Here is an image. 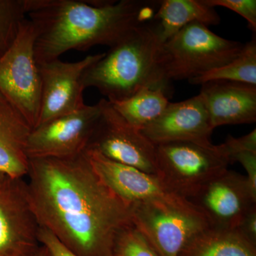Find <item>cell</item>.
I'll list each match as a JSON object with an SVG mask.
<instances>
[{"mask_svg": "<svg viewBox=\"0 0 256 256\" xmlns=\"http://www.w3.org/2000/svg\"><path fill=\"white\" fill-rule=\"evenodd\" d=\"M244 44L216 34L203 24H190L162 45V73L170 82L190 80L232 62Z\"/></svg>", "mask_w": 256, "mask_h": 256, "instance_id": "277c9868", "label": "cell"}, {"mask_svg": "<svg viewBox=\"0 0 256 256\" xmlns=\"http://www.w3.org/2000/svg\"><path fill=\"white\" fill-rule=\"evenodd\" d=\"M140 131L154 146L180 141L210 144L214 129L198 94L188 100L170 102L162 114Z\"/></svg>", "mask_w": 256, "mask_h": 256, "instance_id": "5bb4252c", "label": "cell"}, {"mask_svg": "<svg viewBox=\"0 0 256 256\" xmlns=\"http://www.w3.org/2000/svg\"><path fill=\"white\" fill-rule=\"evenodd\" d=\"M132 223L160 256H178L197 233L208 226L204 217L158 205L131 206Z\"/></svg>", "mask_w": 256, "mask_h": 256, "instance_id": "7c38bea8", "label": "cell"}, {"mask_svg": "<svg viewBox=\"0 0 256 256\" xmlns=\"http://www.w3.org/2000/svg\"><path fill=\"white\" fill-rule=\"evenodd\" d=\"M170 86L144 87L124 100L109 102L133 127L141 130L162 114L170 104Z\"/></svg>", "mask_w": 256, "mask_h": 256, "instance_id": "d6986e66", "label": "cell"}, {"mask_svg": "<svg viewBox=\"0 0 256 256\" xmlns=\"http://www.w3.org/2000/svg\"><path fill=\"white\" fill-rule=\"evenodd\" d=\"M214 80H226L244 82L256 86V41L244 44V48L234 60L223 66L212 69L188 82L194 85H202L205 82Z\"/></svg>", "mask_w": 256, "mask_h": 256, "instance_id": "ffe728a7", "label": "cell"}, {"mask_svg": "<svg viewBox=\"0 0 256 256\" xmlns=\"http://www.w3.org/2000/svg\"><path fill=\"white\" fill-rule=\"evenodd\" d=\"M40 228L26 182L6 176L0 184V256H36Z\"/></svg>", "mask_w": 256, "mask_h": 256, "instance_id": "30bf717a", "label": "cell"}, {"mask_svg": "<svg viewBox=\"0 0 256 256\" xmlns=\"http://www.w3.org/2000/svg\"><path fill=\"white\" fill-rule=\"evenodd\" d=\"M162 45L154 20L138 26L86 70L84 88H95L114 102L144 87L170 86L160 68Z\"/></svg>", "mask_w": 256, "mask_h": 256, "instance_id": "3957f363", "label": "cell"}, {"mask_svg": "<svg viewBox=\"0 0 256 256\" xmlns=\"http://www.w3.org/2000/svg\"><path fill=\"white\" fill-rule=\"evenodd\" d=\"M86 154L104 182L130 206L158 205L204 217L191 202L172 190L158 175L116 162L94 150L87 149Z\"/></svg>", "mask_w": 256, "mask_h": 256, "instance_id": "52a82bcc", "label": "cell"}, {"mask_svg": "<svg viewBox=\"0 0 256 256\" xmlns=\"http://www.w3.org/2000/svg\"><path fill=\"white\" fill-rule=\"evenodd\" d=\"M178 256H256V244L238 229L208 226L188 240Z\"/></svg>", "mask_w": 256, "mask_h": 256, "instance_id": "ac0fdd59", "label": "cell"}, {"mask_svg": "<svg viewBox=\"0 0 256 256\" xmlns=\"http://www.w3.org/2000/svg\"><path fill=\"white\" fill-rule=\"evenodd\" d=\"M36 37V28L26 18L12 46L0 58V96L32 129L38 122L41 106V76L34 52Z\"/></svg>", "mask_w": 256, "mask_h": 256, "instance_id": "8992f818", "label": "cell"}, {"mask_svg": "<svg viewBox=\"0 0 256 256\" xmlns=\"http://www.w3.org/2000/svg\"><path fill=\"white\" fill-rule=\"evenodd\" d=\"M100 114L98 102L56 118L32 130L26 144L28 159L68 158L86 152Z\"/></svg>", "mask_w": 256, "mask_h": 256, "instance_id": "9c48e42d", "label": "cell"}, {"mask_svg": "<svg viewBox=\"0 0 256 256\" xmlns=\"http://www.w3.org/2000/svg\"><path fill=\"white\" fill-rule=\"evenodd\" d=\"M98 104L100 118L88 149L116 162L156 175V146L128 122L108 100L101 99Z\"/></svg>", "mask_w": 256, "mask_h": 256, "instance_id": "ba28073f", "label": "cell"}, {"mask_svg": "<svg viewBox=\"0 0 256 256\" xmlns=\"http://www.w3.org/2000/svg\"><path fill=\"white\" fill-rule=\"evenodd\" d=\"M26 18V0H0V58L12 46Z\"/></svg>", "mask_w": 256, "mask_h": 256, "instance_id": "44dd1931", "label": "cell"}, {"mask_svg": "<svg viewBox=\"0 0 256 256\" xmlns=\"http://www.w3.org/2000/svg\"><path fill=\"white\" fill-rule=\"evenodd\" d=\"M238 162L247 173L248 182L252 192L256 193V152H242L232 158V163Z\"/></svg>", "mask_w": 256, "mask_h": 256, "instance_id": "484cf974", "label": "cell"}, {"mask_svg": "<svg viewBox=\"0 0 256 256\" xmlns=\"http://www.w3.org/2000/svg\"><path fill=\"white\" fill-rule=\"evenodd\" d=\"M36 256H50V252H48V250L44 246H41L40 247V250H38V254H37Z\"/></svg>", "mask_w": 256, "mask_h": 256, "instance_id": "83f0119b", "label": "cell"}, {"mask_svg": "<svg viewBox=\"0 0 256 256\" xmlns=\"http://www.w3.org/2000/svg\"><path fill=\"white\" fill-rule=\"evenodd\" d=\"M38 240L48 250L50 256H79L66 246L52 232L41 226L38 230Z\"/></svg>", "mask_w": 256, "mask_h": 256, "instance_id": "d4e9b609", "label": "cell"}, {"mask_svg": "<svg viewBox=\"0 0 256 256\" xmlns=\"http://www.w3.org/2000/svg\"><path fill=\"white\" fill-rule=\"evenodd\" d=\"M6 176V175H4V174H2V173L0 172V184L2 182L3 180H4Z\"/></svg>", "mask_w": 256, "mask_h": 256, "instance_id": "f1b7e54d", "label": "cell"}, {"mask_svg": "<svg viewBox=\"0 0 256 256\" xmlns=\"http://www.w3.org/2000/svg\"><path fill=\"white\" fill-rule=\"evenodd\" d=\"M210 226L236 228L242 217L256 205L246 176L230 170L212 178L188 200Z\"/></svg>", "mask_w": 256, "mask_h": 256, "instance_id": "4fadbf2b", "label": "cell"}, {"mask_svg": "<svg viewBox=\"0 0 256 256\" xmlns=\"http://www.w3.org/2000/svg\"><path fill=\"white\" fill-rule=\"evenodd\" d=\"M160 1L26 0L36 28L37 64L60 60L68 50L114 46L134 28L154 20Z\"/></svg>", "mask_w": 256, "mask_h": 256, "instance_id": "7a4b0ae2", "label": "cell"}, {"mask_svg": "<svg viewBox=\"0 0 256 256\" xmlns=\"http://www.w3.org/2000/svg\"><path fill=\"white\" fill-rule=\"evenodd\" d=\"M104 55L105 53L88 55L78 62L70 63L56 60L38 64L42 94L36 126L56 118L76 112L86 106L82 76L90 66Z\"/></svg>", "mask_w": 256, "mask_h": 256, "instance_id": "8fae6325", "label": "cell"}, {"mask_svg": "<svg viewBox=\"0 0 256 256\" xmlns=\"http://www.w3.org/2000/svg\"><path fill=\"white\" fill-rule=\"evenodd\" d=\"M236 229L246 238L256 244V205L252 207L242 217Z\"/></svg>", "mask_w": 256, "mask_h": 256, "instance_id": "4316f807", "label": "cell"}, {"mask_svg": "<svg viewBox=\"0 0 256 256\" xmlns=\"http://www.w3.org/2000/svg\"><path fill=\"white\" fill-rule=\"evenodd\" d=\"M200 94L214 130L227 124L256 122V86L214 80L202 84Z\"/></svg>", "mask_w": 256, "mask_h": 256, "instance_id": "9a60e30c", "label": "cell"}, {"mask_svg": "<svg viewBox=\"0 0 256 256\" xmlns=\"http://www.w3.org/2000/svg\"><path fill=\"white\" fill-rule=\"evenodd\" d=\"M111 256H160L133 224L124 227L114 237Z\"/></svg>", "mask_w": 256, "mask_h": 256, "instance_id": "7402d4cb", "label": "cell"}, {"mask_svg": "<svg viewBox=\"0 0 256 256\" xmlns=\"http://www.w3.org/2000/svg\"><path fill=\"white\" fill-rule=\"evenodd\" d=\"M0 98H2V96H0Z\"/></svg>", "mask_w": 256, "mask_h": 256, "instance_id": "f546056e", "label": "cell"}, {"mask_svg": "<svg viewBox=\"0 0 256 256\" xmlns=\"http://www.w3.org/2000/svg\"><path fill=\"white\" fill-rule=\"evenodd\" d=\"M212 8L222 6L232 10L245 18L252 32L256 31V0H204Z\"/></svg>", "mask_w": 256, "mask_h": 256, "instance_id": "603a6c76", "label": "cell"}, {"mask_svg": "<svg viewBox=\"0 0 256 256\" xmlns=\"http://www.w3.org/2000/svg\"><path fill=\"white\" fill-rule=\"evenodd\" d=\"M156 146V175L188 200L232 164L222 144L180 141Z\"/></svg>", "mask_w": 256, "mask_h": 256, "instance_id": "5b68a950", "label": "cell"}, {"mask_svg": "<svg viewBox=\"0 0 256 256\" xmlns=\"http://www.w3.org/2000/svg\"><path fill=\"white\" fill-rule=\"evenodd\" d=\"M32 130L23 116L0 98V172L11 178L28 175L26 144Z\"/></svg>", "mask_w": 256, "mask_h": 256, "instance_id": "2e32d148", "label": "cell"}, {"mask_svg": "<svg viewBox=\"0 0 256 256\" xmlns=\"http://www.w3.org/2000/svg\"><path fill=\"white\" fill-rule=\"evenodd\" d=\"M162 44L190 24L200 22L210 26L218 25L220 14L204 0H162L154 16Z\"/></svg>", "mask_w": 256, "mask_h": 256, "instance_id": "e0dca14e", "label": "cell"}, {"mask_svg": "<svg viewBox=\"0 0 256 256\" xmlns=\"http://www.w3.org/2000/svg\"><path fill=\"white\" fill-rule=\"evenodd\" d=\"M222 144L232 164V158L235 154L242 152H256V129L240 138L229 136Z\"/></svg>", "mask_w": 256, "mask_h": 256, "instance_id": "cb8c5ba5", "label": "cell"}, {"mask_svg": "<svg viewBox=\"0 0 256 256\" xmlns=\"http://www.w3.org/2000/svg\"><path fill=\"white\" fill-rule=\"evenodd\" d=\"M26 176L40 226L79 256H111L114 237L132 224L131 206L104 182L86 152L30 159Z\"/></svg>", "mask_w": 256, "mask_h": 256, "instance_id": "6da1fadb", "label": "cell"}]
</instances>
